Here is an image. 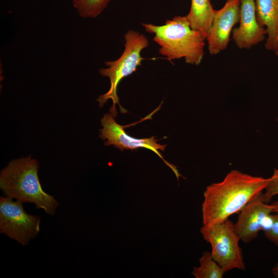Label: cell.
Instances as JSON below:
<instances>
[{"label": "cell", "mask_w": 278, "mask_h": 278, "mask_svg": "<svg viewBox=\"0 0 278 278\" xmlns=\"http://www.w3.org/2000/svg\"><path fill=\"white\" fill-rule=\"evenodd\" d=\"M124 38L125 50L121 56L116 60L106 62L105 65L108 67L99 70L102 76L108 77L110 79L111 85L109 91L100 95L97 100L99 102V106L102 107L109 99H111L113 106L110 112L114 117L117 114L116 104L119 105L121 111L125 110L119 103L117 94L118 85L122 79L132 74L137 66L141 65L144 59L141 57V53L149 45L148 40L144 34L132 30L127 31Z\"/></svg>", "instance_id": "obj_4"}, {"label": "cell", "mask_w": 278, "mask_h": 278, "mask_svg": "<svg viewBox=\"0 0 278 278\" xmlns=\"http://www.w3.org/2000/svg\"><path fill=\"white\" fill-rule=\"evenodd\" d=\"M257 19L266 29L265 48L278 55V0H254Z\"/></svg>", "instance_id": "obj_11"}, {"label": "cell", "mask_w": 278, "mask_h": 278, "mask_svg": "<svg viewBox=\"0 0 278 278\" xmlns=\"http://www.w3.org/2000/svg\"><path fill=\"white\" fill-rule=\"evenodd\" d=\"M276 120H277V122H278V117L276 118Z\"/></svg>", "instance_id": "obj_19"}, {"label": "cell", "mask_w": 278, "mask_h": 278, "mask_svg": "<svg viewBox=\"0 0 278 278\" xmlns=\"http://www.w3.org/2000/svg\"><path fill=\"white\" fill-rule=\"evenodd\" d=\"M268 181L269 178L233 170L222 181L207 186L202 204L203 225L218 223L239 213L249 202L263 193Z\"/></svg>", "instance_id": "obj_1"}, {"label": "cell", "mask_w": 278, "mask_h": 278, "mask_svg": "<svg viewBox=\"0 0 278 278\" xmlns=\"http://www.w3.org/2000/svg\"><path fill=\"white\" fill-rule=\"evenodd\" d=\"M142 25L146 31L154 34L153 40L160 46L159 53L167 60L184 58L190 64L197 65L201 63L206 38L191 27L186 16L174 17L160 26Z\"/></svg>", "instance_id": "obj_3"}, {"label": "cell", "mask_w": 278, "mask_h": 278, "mask_svg": "<svg viewBox=\"0 0 278 278\" xmlns=\"http://www.w3.org/2000/svg\"><path fill=\"white\" fill-rule=\"evenodd\" d=\"M272 273L274 277L278 278V262L272 268Z\"/></svg>", "instance_id": "obj_17"}, {"label": "cell", "mask_w": 278, "mask_h": 278, "mask_svg": "<svg viewBox=\"0 0 278 278\" xmlns=\"http://www.w3.org/2000/svg\"><path fill=\"white\" fill-rule=\"evenodd\" d=\"M263 193L265 202L268 203L272 198L278 195V169H274L272 176Z\"/></svg>", "instance_id": "obj_15"}, {"label": "cell", "mask_w": 278, "mask_h": 278, "mask_svg": "<svg viewBox=\"0 0 278 278\" xmlns=\"http://www.w3.org/2000/svg\"><path fill=\"white\" fill-rule=\"evenodd\" d=\"M110 0H72L79 15L85 18H96L106 8Z\"/></svg>", "instance_id": "obj_14"}, {"label": "cell", "mask_w": 278, "mask_h": 278, "mask_svg": "<svg viewBox=\"0 0 278 278\" xmlns=\"http://www.w3.org/2000/svg\"><path fill=\"white\" fill-rule=\"evenodd\" d=\"M102 128L100 129L99 137L105 142V146L113 145L123 151L125 149L134 150L139 148H144L151 150L157 154L169 167L176 175L178 180L182 177L178 172L177 167L165 161L159 150L164 151L166 145L158 144V140L154 136L146 138H136L128 135L125 131L126 126L117 124L111 113L105 114L101 119Z\"/></svg>", "instance_id": "obj_7"}, {"label": "cell", "mask_w": 278, "mask_h": 278, "mask_svg": "<svg viewBox=\"0 0 278 278\" xmlns=\"http://www.w3.org/2000/svg\"><path fill=\"white\" fill-rule=\"evenodd\" d=\"M39 169V162L31 156L12 160L0 172V188L5 196L32 203L54 215L60 203L43 189Z\"/></svg>", "instance_id": "obj_2"}, {"label": "cell", "mask_w": 278, "mask_h": 278, "mask_svg": "<svg viewBox=\"0 0 278 278\" xmlns=\"http://www.w3.org/2000/svg\"><path fill=\"white\" fill-rule=\"evenodd\" d=\"M200 266L194 267L193 275L196 278H222L225 272L213 258L211 252L204 251L199 259Z\"/></svg>", "instance_id": "obj_13"}, {"label": "cell", "mask_w": 278, "mask_h": 278, "mask_svg": "<svg viewBox=\"0 0 278 278\" xmlns=\"http://www.w3.org/2000/svg\"><path fill=\"white\" fill-rule=\"evenodd\" d=\"M234 223L227 219L211 225H204L200 232L212 247L213 258L225 273L234 269L245 271L246 266L240 238L234 228Z\"/></svg>", "instance_id": "obj_5"}, {"label": "cell", "mask_w": 278, "mask_h": 278, "mask_svg": "<svg viewBox=\"0 0 278 278\" xmlns=\"http://www.w3.org/2000/svg\"><path fill=\"white\" fill-rule=\"evenodd\" d=\"M266 29L258 22L254 0H240L239 26L233 29L232 39L240 49H248L263 41Z\"/></svg>", "instance_id": "obj_10"}, {"label": "cell", "mask_w": 278, "mask_h": 278, "mask_svg": "<svg viewBox=\"0 0 278 278\" xmlns=\"http://www.w3.org/2000/svg\"><path fill=\"white\" fill-rule=\"evenodd\" d=\"M270 205L273 211V213L278 214V200L274 201Z\"/></svg>", "instance_id": "obj_18"}, {"label": "cell", "mask_w": 278, "mask_h": 278, "mask_svg": "<svg viewBox=\"0 0 278 278\" xmlns=\"http://www.w3.org/2000/svg\"><path fill=\"white\" fill-rule=\"evenodd\" d=\"M23 202L7 196L0 198V232L27 245L40 231V217L27 213Z\"/></svg>", "instance_id": "obj_6"}, {"label": "cell", "mask_w": 278, "mask_h": 278, "mask_svg": "<svg viewBox=\"0 0 278 278\" xmlns=\"http://www.w3.org/2000/svg\"><path fill=\"white\" fill-rule=\"evenodd\" d=\"M271 216V223L263 231L266 238L278 247V214L272 213Z\"/></svg>", "instance_id": "obj_16"}, {"label": "cell", "mask_w": 278, "mask_h": 278, "mask_svg": "<svg viewBox=\"0 0 278 278\" xmlns=\"http://www.w3.org/2000/svg\"><path fill=\"white\" fill-rule=\"evenodd\" d=\"M272 213V206L265 202L263 193L249 202L239 212L234 224L240 240L246 244L255 239Z\"/></svg>", "instance_id": "obj_9"}, {"label": "cell", "mask_w": 278, "mask_h": 278, "mask_svg": "<svg viewBox=\"0 0 278 278\" xmlns=\"http://www.w3.org/2000/svg\"><path fill=\"white\" fill-rule=\"evenodd\" d=\"M240 0H227L224 6L215 10L212 25L206 40L211 55H215L228 46L233 27L239 22Z\"/></svg>", "instance_id": "obj_8"}, {"label": "cell", "mask_w": 278, "mask_h": 278, "mask_svg": "<svg viewBox=\"0 0 278 278\" xmlns=\"http://www.w3.org/2000/svg\"><path fill=\"white\" fill-rule=\"evenodd\" d=\"M214 12L210 0H191L190 9L186 17L191 27L201 32L206 39Z\"/></svg>", "instance_id": "obj_12"}]
</instances>
